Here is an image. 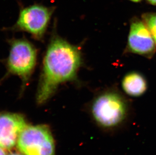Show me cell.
<instances>
[{"label":"cell","mask_w":156,"mask_h":155,"mask_svg":"<svg viewBox=\"0 0 156 155\" xmlns=\"http://www.w3.org/2000/svg\"><path fill=\"white\" fill-rule=\"evenodd\" d=\"M3 150L4 149H3L2 148H0V155H7L6 153Z\"/></svg>","instance_id":"cell-11"},{"label":"cell","mask_w":156,"mask_h":155,"mask_svg":"<svg viewBox=\"0 0 156 155\" xmlns=\"http://www.w3.org/2000/svg\"><path fill=\"white\" fill-rule=\"evenodd\" d=\"M9 55L4 64L6 74L0 82L10 76L21 79V91H24L34 72L37 59V50L25 38H13L9 40Z\"/></svg>","instance_id":"cell-3"},{"label":"cell","mask_w":156,"mask_h":155,"mask_svg":"<svg viewBox=\"0 0 156 155\" xmlns=\"http://www.w3.org/2000/svg\"><path fill=\"white\" fill-rule=\"evenodd\" d=\"M27 125L23 116L16 113H0V148L10 150L17 145L19 135Z\"/></svg>","instance_id":"cell-7"},{"label":"cell","mask_w":156,"mask_h":155,"mask_svg":"<svg viewBox=\"0 0 156 155\" xmlns=\"http://www.w3.org/2000/svg\"><path fill=\"white\" fill-rule=\"evenodd\" d=\"M53 7L34 4L21 9L15 24L9 28L13 31H23L30 34L35 40H43L52 14Z\"/></svg>","instance_id":"cell-4"},{"label":"cell","mask_w":156,"mask_h":155,"mask_svg":"<svg viewBox=\"0 0 156 155\" xmlns=\"http://www.w3.org/2000/svg\"><path fill=\"white\" fill-rule=\"evenodd\" d=\"M19 152L25 155H55L54 140L50 130L44 125L27 126L17 143Z\"/></svg>","instance_id":"cell-5"},{"label":"cell","mask_w":156,"mask_h":155,"mask_svg":"<svg viewBox=\"0 0 156 155\" xmlns=\"http://www.w3.org/2000/svg\"><path fill=\"white\" fill-rule=\"evenodd\" d=\"M129 1H131L133 2H135V3H138V2L141 1V0H129Z\"/></svg>","instance_id":"cell-13"},{"label":"cell","mask_w":156,"mask_h":155,"mask_svg":"<svg viewBox=\"0 0 156 155\" xmlns=\"http://www.w3.org/2000/svg\"><path fill=\"white\" fill-rule=\"evenodd\" d=\"M121 87L124 93L129 96L139 97L147 91V81L141 73L133 71L123 78Z\"/></svg>","instance_id":"cell-8"},{"label":"cell","mask_w":156,"mask_h":155,"mask_svg":"<svg viewBox=\"0 0 156 155\" xmlns=\"http://www.w3.org/2000/svg\"><path fill=\"white\" fill-rule=\"evenodd\" d=\"M89 111L97 126L110 136L128 129L134 114L129 99L118 90L112 88L97 94L90 103Z\"/></svg>","instance_id":"cell-2"},{"label":"cell","mask_w":156,"mask_h":155,"mask_svg":"<svg viewBox=\"0 0 156 155\" xmlns=\"http://www.w3.org/2000/svg\"><path fill=\"white\" fill-rule=\"evenodd\" d=\"M141 18L156 43V12L146 13L143 14Z\"/></svg>","instance_id":"cell-9"},{"label":"cell","mask_w":156,"mask_h":155,"mask_svg":"<svg viewBox=\"0 0 156 155\" xmlns=\"http://www.w3.org/2000/svg\"><path fill=\"white\" fill-rule=\"evenodd\" d=\"M82 64L80 48L54 34L43 59L37 102L44 104L52 97L60 85L76 80Z\"/></svg>","instance_id":"cell-1"},{"label":"cell","mask_w":156,"mask_h":155,"mask_svg":"<svg viewBox=\"0 0 156 155\" xmlns=\"http://www.w3.org/2000/svg\"><path fill=\"white\" fill-rule=\"evenodd\" d=\"M151 4L156 5V0H147Z\"/></svg>","instance_id":"cell-10"},{"label":"cell","mask_w":156,"mask_h":155,"mask_svg":"<svg viewBox=\"0 0 156 155\" xmlns=\"http://www.w3.org/2000/svg\"><path fill=\"white\" fill-rule=\"evenodd\" d=\"M9 155H25L24 154H18V153H12L11 154H9Z\"/></svg>","instance_id":"cell-12"},{"label":"cell","mask_w":156,"mask_h":155,"mask_svg":"<svg viewBox=\"0 0 156 155\" xmlns=\"http://www.w3.org/2000/svg\"><path fill=\"white\" fill-rule=\"evenodd\" d=\"M127 50L148 59L156 53L155 40L146 24L138 18H133L130 21Z\"/></svg>","instance_id":"cell-6"}]
</instances>
